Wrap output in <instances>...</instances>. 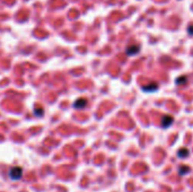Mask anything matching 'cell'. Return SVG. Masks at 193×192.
<instances>
[{"instance_id": "6", "label": "cell", "mask_w": 193, "mask_h": 192, "mask_svg": "<svg viewBox=\"0 0 193 192\" xmlns=\"http://www.w3.org/2000/svg\"><path fill=\"white\" fill-rule=\"evenodd\" d=\"M190 155V150H189L188 148H181L180 150L177 152V156L180 158H185V157H188Z\"/></svg>"}, {"instance_id": "1", "label": "cell", "mask_w": 193, "mask_h": 192, "mask_svg": "<svg viewBox=\"0 0 193 192\" xmlns=\"http://www.w3.org/2000/svg\"><path fill=\"white\" fill-rule=\"evenodd\" d=\"M9 176L13 180H19L20 177L23 176V168L19 166L13 167L9 171Z\"/></svg>"}, {"instance_id": "3", "label": "cell", "mask_w": 193, "mask_h": 192, "mask_svg": "<svg viewBox=\"0 0 193 192\" xmlns=\"http://www.w3.org/2000/svg\"><path fill=\"white\" fill-rule=\"evenodd\" d=\"M140 50V48L138 45H130L127 48V50H125V53H127L128 56H134V54H137L138 52Z\"/></svg>"}, {"instance_id": "7", "label": "cell", "mask_w": 193, "mask_h": 192, "mask_svg": "<svg viewBox=\"0 0 193 192\" xmlns=\"http://www.w3.org/2000/svg\"><path fill=\"white\" fill-rule=\"evenodd\" d=\"M191 170H190V167L189 166H185V165H183V166L180 167V170H178V174L181 175V176H183V175H185V174H188L189 172H190Z\"/></svg>"}, {"instance_id": "9", "label": "cell", "mask_w": 193, "mask_h": 192, "mask_svg": "<svg viewBox=\"0 0 193 192\" xmlns=\"http://www.w3.org/2000/svg\"><path fill=\"white\" fill-rule=\"evenodd\" d=\"M35 114H36V115H39V116L43 115V111H42V109H41V107H37V109H36Z\"/></svg>"}, {"instance_id": "10", "label": "cell", "mask_w": 193, "mask_h": 192, "mask_svg": "<svg viewBox=\"0 0 193 192\" xmlns=\"http://www.w3.org/2000/svg\"><path fill=\"white\" fill-rule=\"evenodd\" d=\"M188 32H189V34H191V35H193V25H190V26H189Z\"/></svg>"}, {"instance_id": "2", "label": "cell", "mask_w": 193, "mask_h": 192, "mask_svg": "<svg viewBox=\"0 0 193 192\" xmlns=\"http://www.w3.org/2000/svg\"><path fill=\"white\" fill-rule=\"evenodd\" d=\"M173 122H174V119H173V116L165 115L162 119V126L164 127V128H168V127L172 126Z\"/></svg>"}, {"instance_id": "4", "label": "cell", "mask_w": 193, "mask_h": 192, "mask_svg": "<svg viewBox=\"0 0 193 192\" xmlns=\"http://www.w3.org/2000/svg\"><path fill=\"white\" fill-rule=\"evenodd\" d=\"M86 105H87L86 98H78V100L75 102V104H73V106H75L76 109H84V107H86Z\"/></svg>"}, {"instance_id": "5", "label": "cell", "mask_w": 193, "mask_h": 192, "mask_svg": "<svg viewBox=\"0 0 193 192\" xmlns=\"http://www.w3.org/2000/svg\"><path fill=\"white\" fill-rule=\"evenodd\" d=\"M158 88V85L156 84V83H152V84H150V85H148V86H143L142 87V91L143 92H150V93H152V92H156V89Z\"/></svg>"}, {"instance_id": "8", "label": "cell", "mask_w": 193, "mask_h": 192, "mask_svg": "<svg viewBox=\"0 0 193 192\" xmlns=\"http://www.w3.org/2000/svg\"><path fill=\"white\" fill-rule=\"evenodd\" d=\"M186 80H188V78H186V77L181 76V77H178L177 79H176V84H178V85H182V84H184Z\"/></svg>"}]
</instances>
